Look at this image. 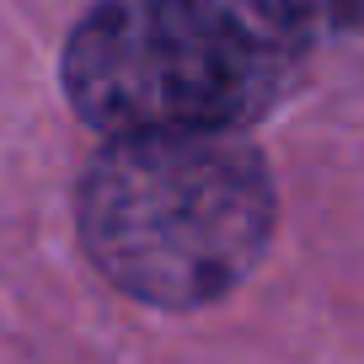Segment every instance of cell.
Returning <instances> with one entry per match:
<instances>
[{
    "mask_svg": "<svg viewBox=\"0 0 364 364\" xmlns=\"http://www.w3.org/2000/svg\"><path fill=\"white\" fill-rule=\"evenodd\" d=\"M273 27H284L295 43H311L321 33H353L364 27V0H252Z\"/></svg>",
    "mask_w": 364,
    "mask_h": 364,
    "instance_id": "3",
    "label": "cell"
},
{
    "mask_svg": "<svg viewBox=\"0 0 364 364\" xmlns=\"http://www.w3.org/2000/svg\"><path fill=\"white\" fill-rule=\"evenodd\" d=\"M279 220L268 161L241 134L107 139L75 188V230L113 289L166 311L225 300Z\"/></svg>",
    "mask_w": 364,
    "mask_h": 364,
    "instance_id": "1",
    "label": "cell"
},
{
    "mask_svg": "<svg viewBox=\"0 0 364 364\" xmlns=\"http://www.w3.org/2000/svg\"><path fill=\"white\" fill-rule=\"evenodd\" d=\"M300 48L252 0H102L65 43V97L107 139L236 134Z\"/></svg>",
    "mask_w": 364,
    "mask_h": 364,
    "instance_id": "2",
    "label": "cell"
}]
</instances>
